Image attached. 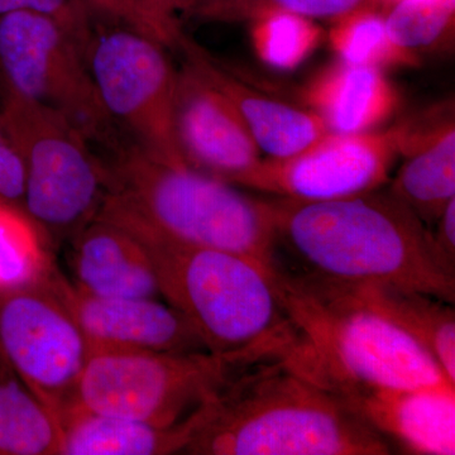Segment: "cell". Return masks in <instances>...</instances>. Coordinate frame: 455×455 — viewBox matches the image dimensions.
<instances>
[{"label":"cell","instance_id":"cell-10","mask_svg":"<svg viewBox=\"0 0 455 455\" xmlns=\"http://www.w3.org/2000/svg\"><path fill=\"white\" fill-rule=\"evenodd\" d=\"M52 275L0 291V359L59 421L73 403L90 350L53 289Z\"/></svg>","mask_w":455,"mask_h":455},{"label":"cell","instance_id":"cell-17","mask_svg":"<svg viewBox=\"0 0 455 455\" xmlns=\"http://www.w3.org/2000/svg\"><path fill=\"white\" fill-rule=\"evenodd\" d=\"M68 245L71 281L100 298L163 299L148 253L113 221L95 218Z\"/></svg>","mask_w":455,"mask_h":455},{"label":"cell","instance_id":"cell-3","mask_svg":"<svg viewBox=\"0 0 455 455\" xmlns=\"http://www.w3.org/2000/svg\"><path fill=\"white\" fill-rule=\"evenodd\" d=\"M184 453L386 455L391 447L337 392L272 362L230 379Z\"/></svg>","mask_w":455,"mask_h":455},{"label":"cell","instance_id":"cell-6","mask_svg":"<svg viewBox=\"0 0 455 455\" xmlns=\"http://www.w3.org/2000/svg\"><path fill=\"white\" fill-rule=\"evenodd\" d=\"M0 125L25 163L26 214L55 252L92 223L103 205V156L64 116L5 90Z\"/></svg>","mask_w":455,"mask_h":455},{"label":"cell","instance_id":"cell-28","mask_svg":"<svg viewBox=\"0 0 455 455\" xmlns=\"http://www.w3.org/2000/svg\"><path fill=\"white\" fill-rule=\"evenodd\" d=\"M148 20L156 41L166 49H178L184 37L179 14L190 13L194 0H134Z\"/></svg>","mask_w":455,"mask_h":455},{"label":"cell","instance_id":"cell-23","mask_svg":"<svg viewBox=\"0 0 455 455\" xmlns=\"http://www.w3.org/2000/svg\"><path fill=\"white\" fill-rule=\"evenodd\" d=\"M331 49L347 64L385 68H414L419 57L398 47L388 35L385 13L364 9L335 20L329 31Z\"/></svg>","mask_w":455,"mask_h":455},{"label":"cell","instance_id":"cell-25","mask_svg":"<svg viewBox=\"0 0 455 455\" xmlns=\"http://www.w3.org/2000/svg\"><path fill=\"white\" fill-rule=\"evenodd\" d=\"M383 13L391 40L419 59L453 44L455 0H401Z\"/></svg>","mask_w":455,"mask_h":455},{"label":"cell","instance_id":"cell-33","mask_svg":"<svg viewBox=\"0 0 455 455\" xmlns=\"http://www.w3.org/2000/svg\"><path fill=\"white\" fill-rule=\"evenodd\" d=\"M379 2H381V8L385 9L386 12L388 8H391L392 5L401 2V0H379Z\"/></svg>","mask_w":455,"mask_h":455},{"label":"cell","instance_id":"cell-5","mask_svg":"<svg viewBox=\"0 0 455 455\" xmlns=\"http://www.w3.org/2000/svg\"><path fill=\"white\" fill-rule=\"evenodd\" d=\"M271 271L300 335L296 372L334 392L455 387L423 346L338 287Z\"/></svg>","mask_w":455,"mask_h":455},{"label":"cell","instance_id":"cell-20","mask_svg":"<svg viewBox=\"0 0 455 455\" xmlns=\"http://www.w3.org/2000/svg\"><path fill=\"white\" fill-rule=\"evenodd\" d=\"M335 287L418 341L455 383V310L451 302L403 287Z\"/></svg>","mask_w":455,"mask_h":455},{"label":"cell","instance_id":"cell-27","mask_svg":"<svg viewBox=\"0 0 455 455\" xmlns=\"http://www.w3.org/2000/svg\"><path fill=\"white\" fill-rule=\"evenodd\" d=\"M379 8V0H253L247 20L262 12L277 9L309 20H326L333 23L355 12Z\"/></svg>","mask_w":455,"mask_h":455},{"label":"cell","instance_id":"cell-13","mask_svg":"<svg viewBox=\"0 0 455 455\" xmlns=\"http://www.w3.org/2000/svg\"><path fill=\"white\" fill-rule=\"evenodd\" d=\"M173 123L185 164L220 181L239 187L263 158L235 107L187 61L178 71Z\"/></svg>","mask_w":455,"mask_h":455},{"label":"cell","instance_id":"cell-22","mask_svg":"<svg viewBox=\"0 0 455 455\" xmlns=\"http://www.w3.org/2000/svg\"><path fill=\"white\" fill-rule=\"evenodd\" d=\"M56 267L52 251L28 215L0 204V291L46 281Z\"/></svg>","mask_w":455,"mask_h":455},{"label":"cell","instance_id":"cell-8","mask_svg":"<svg viewBox=\"0 0 455 455\" xmlns=\"http://www.w3.org/2000/svg\"><path fill=\"white\" fill-rule=\"evenodd\" d=\"M0 77L3 90L61 114L103 154L127 139L99 98L85 50L49 17L0 16Z\"/></svg>","mask_w":455,"mask_h":455},{"label":"cell","instance_id":"cell-24","mask_svg":"<svg viewBox=\"0 0 455 455\" xmlns=\"http://www.w3.org/2000/svg\"><path fill=\"white\" fill-rule=\"evenodd\" d=\"M251 40L263 64L281 71L300 66L317 49L323 31L315 20L290 12H262L251 18Z\"/></svg>","mask_w":455,"mask_h":455},{"label":"cell","instance_id":"cell-16","mask_svg":"<svg viewBox=\"0 0 455 455\" xmlns=\"http://www.w3.org/2000/svg\"><path fill=\"white\" fill-rule=\"evenodd\" d=\"M338 395L409 453L455 454V387L350 388Z\"/></svg>","mask_w":455,"mask_h":455},{"label":"cell","instance_id":"cell-11","mask_svg":"<svg viewBox=\"0 0 455 455\" xmlns=\"http://www.w3.org/2000/svg\"><path fill=\"white\" fill-rule=\"evenodd\" d=\"M400 148L396 125L366 133H328L286 158H262L238 188L278 197L326 202L387 184Z\"/></svg>","mask_w":455,"mask_h":455},{"label":"cell","instance_id":"cell-1","mask_svg":"<svg viewBox=\"0 0 455 455\" xmlns=\"http://www.w3.org/2000/svg\"><path fill=\"white\" fill-rule=\"evenodd\" d=\"M268 200V268L333 286L418 290L454 304L455 278L434 259L429 229L388 188L326 202Z\"/></svg>","mask_w":455,"mask_h":455},{"label":"cell","instance_id":"cell-2","mask_svg":"<svg viewBox=\"0 0 455 455\" xmlns=\"http://www.w3.org/2000/svg\"><path fill=\"white\" fill-rule=\"evenodd\" d=\"M109 221L145 247L161 298L187 317L211 355L238 372L295 361L300 335L267 266L243 254L175 241L140 224Z\"/></svg>","mask_w":455,"mask_h":455},{"label":"cell","instance_id":"cell-29","mask_svg":"<svg viewBox=\"0 0 455 455\" xmlns=\"http://www.w3.org/2000/svg\"><path fill=\"white\" fill-rule=\"evenodd\" d=\"M25 163L17 146L0 125V204L25 212Z\"/></svg>","mask_w":455,"mask_h":455},{"label":"cell","instance_id":"cell-7","mask_svg":"<svg viewBox=\"0 0 455 455\" xmlns=\"http://www.w3.org/2000/svg\"><path fill=\"white\" fill-rule=\"evenodd\" d=\"M209 352L97 353L70 406L171 427L218 396L238 374Z\"/></svg>","mask_w":455,"mask_h":455},{"label":"cell","instance_id":"cell-4","mask_svg":"<svg viewBox=\"0 0 455 455\" xmlns=\"http://www.w3.org/2000/svg\"><path fill=\"white\" fill-rule=\"evenodd\" d=\"M107 194L97 218L130 221L185 243L229 251L269 265L268 199L148 154L133 140L103 154Z\"/></svg>","mask_w":455,"mask_h":455},{"label":"cell","instance_id":"cell-15","mask_svg":"<svg viewBox=\"0 0 455 455\" xmlns=\"http://www.w3.org/2000/svg\"><path fill=\"white\" fill-rule=\"evenodd\" d=\"M178 50L235 107L260 154L267 158L290 157L331 133L315 112L263 94L187 35Z\"/></svg>","mask_w":455,"mask_h":455},{"label":"cell","instance_id":"cell-30","mask_svg":"<svg viewBox=\"0 0 455 455\" xmlns=\"http://www.w3.org/2000/svg\"><path fill=\"white\" fill-rule=\"evenodd\" d=\"M94 22L131 27L154 38L151 26L134 0H82ZM156 41V40H155Z\"/></svg>","mask_w":455,"mask_h":455},{"label":"cell","instance_id":"cell-21","mask_svg":"<svg viewBox=\"0 0 455 455\" xmlns=\"http://www.w3.org/2000/svg\"><path fill=\"white\" fill-rule=\"evenodd\" d=\"M0 455H61V429L0 359Z\"/></svg>","mask_w":455,"mask_h":455},{"label":"cell","instance_id":"cell-18","mask_svg":"<svg viewBox=\"0 0 455 455\" xmlns=\"http://www.w3.org/2000/svg\"><path fill=\"white\" fill-rule=\"evenodd\" d=\"M300 97L338 134L376 131L400 107V94L382 70L343 61L311 77Z\"/></svg>","mask_w":455,"mask_h":455},{"label":"cell","instance_id":"cell-14","mask_svg":"<svg viewBox=\"0 0 455 455\" xmlns=\"http://www.w3.org/2000/svg\"><path fill=\"white\" fill-rule=\"evenodd\" d=\"M403 164L388 191L427 229L455 199V124L453 104L396 125Z\"/></svg>","mask_w":455,"mask_h":455},{"label":"cell","instance_id":"cell-12","mask_svg":"<svg viewBox=\"0 0 455 455\" xmlns=\"http://www.w3.org/2000/svg\"><path fill=\"white\" fill-rule=\"evenodd\" d=\"M53 289L97 353L208 352L190 322L160 299L100 298L77 289L59 267Z\"/></svg>","mask_w":455,"mask_h":455},{"label":"cell","instance_id":"cell-26","mask_svg":"<svg viewBox=\"0 0 455 455\" xmlns=\"http://www.w3.org/2000/svg\"><path fill=\"white\" fill-rule=\"evenodd\" d=\"M11 12H32L51 18L70 32L84 50L94 27L82 0H0V16Z\"/></svg>","mask_w":455,"mask_h":455},{"label":"cell","instance_id":"cell-9","mask_svg":"<svg viewBox=\"0 0 455 455\" xmlns=\"http://www.w3.org/2000/svg\"><path fill=\"white\" fill-rule=\"evenodd\" d=\"M85 57L101 103L127 139L188 166L173 123L178 71L166 47L131 27L94 22Z\"/></svg>","mask_w":455,"mask_h":455},{"label":"cell","instance_id":"cell-31","mask_svg":"<svg viewBox=\"0 0 455 455\" xmlns=\"http://www.w3.org/2000/svg\"><path fill=\"white\" fill-rule=\"evenodd\" d=\"M434 259L449 277L455 278V199L429 229Z\"/></svg>","mask_w":455,"mask_h":455},{"label":"cell","instance_id":"cell-19","mask_svg":"<svg viewBox=\"0 0 455 455\" xmlns=\"http://www.w3.org/2000/svg\"><path fill=\"white\" fill-rule=\"evenodd\" d=\"M208 415V403L185 420L158 427L68 406L59 419L61 455H167L184 453Z\"/></svg>","mask_w":455,"mask_h":455},{"label":"cell","instance_id":"cell-32","mask_svg":"<svg viewBox=\"0 0 455 455\" xmlns=\"http://www.w3.org/2000/svg\"><path fill=\"white\" fill-rule=\"evenodd\" d=\"M253 0H194L190 16L214 22L247 20Z\"/></svg>","mask_w":455,"mask_h":455}]
</instances>
